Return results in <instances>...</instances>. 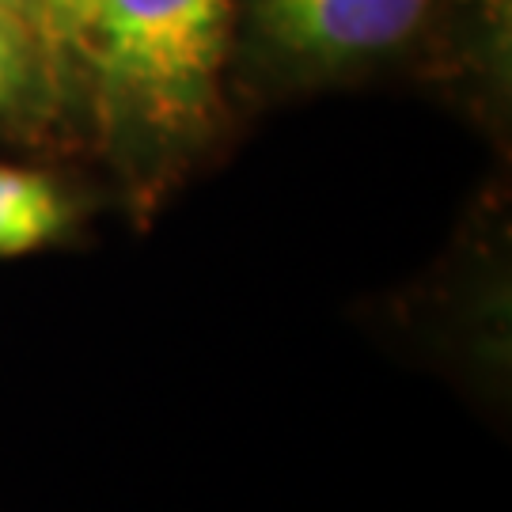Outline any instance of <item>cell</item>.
Here are the masks:
<instances>
[{
	"label": "cell",
	"instance_id": "cell-5",
	"mask_svg": "<svg viewBox=\"0 0 512 512\" xmlns=\"http://www.w3.org/2000/svg\"><path fill=\"white\" fill-rule=\"evenodd\" d=\"M31 103L50 107L42 50L27 19L12 8H0V114Z\"/></svg>",
	"mask_w": 512,
	"mask_h": 512
},
{
	"label": "cell",
	"instance_id": "cell-6",
	"mask_svg": "<svg viewBox=\"0 0 512 512\" xmlns=\"http://www.w3.org/2000/svg\"><path fill=\"white\" fill-rule=\"evenodd\" d=\"M0 8H12V12H19V16L27 19V8H23V0H0ZM31 27V23H27Z\"/></svg>",
	"mask_w": 512,
	"mask_h": 512
},
{
	"label": "cell",
	"instance_id": "cell-1",
	"mask_svg": "<svg viewBox=\"0 0 512 512\" xmlns=\"http://www.w3.org/2000/svg\"><path fill=\"white\" fill-rule=\"evenodd\" d=\"M236 0H99L80 110L133 194H160L228 122Z\"/></svg>",
	"mask_w": 512,
	"mask_h": 512
},
{
	"label": "cell",
	"instance_id": "cell-4",
	"mask_svg": "<svg viewBox=\"0 0 512 512\" xmlns=\"http://www.w3.org/2000/svg\"><path fill=\"white\" fill-rule=\"evenodd\" d=\"M23 8H27V23H31L38 50H42L50 107H80L88 42H92L99 0H23Z\"/></svg>",
	"mask_w": 512,
	"mask_h": 512
},
{
	"label": "cell",
	"instance_id": "cell-3",
	"mask_svg": "<svg viewBox=\"0 0 512 512\" xmlns=\"http://www.w3.org/2000/svg\"><path fill=\"white\" fill-rule=\"evenodd\" d=\"M73 194L61 179L35 167L0 164V258L35 255L73 232Z\"/></svg>",
	"mask_w": 512,
	"mask_h": 512
},
{
	"label": "cell",
	"instance_id": "cell-2",
	"mask_svg": "<svg viewBox=\"0 0 512 512\" xmlns=\"http://www.w3.org/2000/svg\"><path fill=\"white\" fill-rule=\"evenodd\" d=\"M471 0H236L232 73L247 95L319 92L433 65Z\"/></svg>",
	"mask_w": 512,
	"mask_h": 512
}]
</instances>
